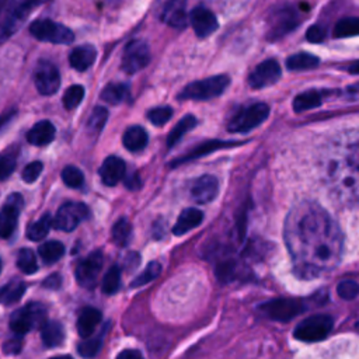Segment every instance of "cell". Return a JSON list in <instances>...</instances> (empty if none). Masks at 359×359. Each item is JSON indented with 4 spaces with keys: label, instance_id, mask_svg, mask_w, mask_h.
Instances as JSON below:
<instances>
[{
    "label": "cell",
    "instance_id": "6da1fadb",
    "mask_svg": "<svg viewBox=\"0 0 359 359\" xmlns=\"http://www.w3.org/2000/svg\"><path fill=\"white\" fill-rule=\"evenodd\" d=\"M285 244L293 271L300 279H316L332 272L341 262L344 237L334 217L317 202L303 201L286 216Z\"/></svg>",
    "mask_w": 359,
    "mask_h": 359
},
{
    "label": "cell",
    "instance_id": "7a4b0ae2",
    "mask_svg": "<svg viewBox=\"0 0 359 359\" xmlns=\"http://www.w3.org/2000/svg\"><path fill=\"white\" fill-rule=\"evenodd\" d=\"M320 171L335 203L344 208L359 206V130H344L325 144Z\"/></svg>",
    "mask_w": 359,
    "mask_h": 359
},
{
    "label": "cell",
    "instance_id": "3957f363",
    "mask_svg": "<svg viewBox=\"0 0 359 359\" xmlns=\"http://www.w3.org/2000/svg\"><path fill=\"white\" fill-rule=\"evenodd\" d=\"M230 84V77L226 74L212 76L203 80L192 81L181 90L178 100H196L205 101L215 97H219Z\"/></svg>",
    "mask_w": 359,
    "mask_h": 359
},
{
    "label": "cell",
    "instance_id": "277c9868",
    "mask_svg": "<svg viewBox=\"0 0 359 359\" xmlns=\"http://www.w3.org/2000/svg\"><path fill=\"white\" fill-rule=\"evenodd\" d=\"M46 323V307L42 303L31 302L27 306L15 310L10 317V328L15 335H24L35 327H42Z\"/></svg>",
    "mask_w": 359,
    "mask_h": 359
},
{
    "label": "cell",
    "instance_id": "5b68a950",
    "mask_svg": "<svg viewBox=\"0 0 359 359\" xmlns=\"http://www.w3.org/2000/svg\"><path fill=\"white\" fill-rule=\"evenodd\" d=\"M334 327V318L328 314H314L303 321H300L294 331L293 337L303 342H317L328 337Z\"/></svg>",
    "mask_w": 359,
    "mask_h": 359
},
{
    "label": "cell",
    "instance_id": "8992f818",
    "mask_svg": "<svg viewBox=\"0 0 359 359\" xmlns=\"http://www.w3.org/2000/svg\"><path fill=\"white\" fill-rule=\"evenodd\" d=\"M43 0H14L0 24V43L7 41L27 20L31 11Z\"/></svg>",
    "mask_w": 359,
    "mask_h": 359
},
{
    "label": "cell",
    "instance_id": "52a82bcc",
    "mask_svg": "<svg viewBox=\"0 0 359 359\" xmlns=\"http://www.w3.org/2000/svg\"><path fill=\"white\" fill-rule=\"evenodd\" d=\"M269 115V107L265 102H255L241 108L227 123L229 132L244 133L259 126Z\"/></svg>",
    "mask_w": 359,
    "mask_h": 359
},
{
    "label": "cell",
    "instance_id": "ba28073f",
    "mask_svg": "<svg viewBox=\"0 0 359 359\" xmlns=\"http://www.w3.org/2000/svg\"><path fill=\"white\" fill-rule=\"evenodd\" d=\"M300 24V15L292 6H280L268 17L266 38L275 41L293 31Z\"/></svg>",
    "mask_w": 359,
    "mask_h": 359
},
{
    "label": "cell",
    "instance_id": "9c48e42d",
    "mask_svg": "<svg viewBox=\"0 0 359 359\" xmlns=\"http://www.w3.org/2000/svg\"><path fill=\"white\" fill-rule=\"evenodd\" d=\"M29 32L38 41L50 42V43L69 45L74 41V34L67 27L59 22H55L49 18H41L31 22Z\"/></svg>",
    "mask_w": 359,
    "mask_h": 359
},
{
    "label": "cell",
    "instance_id": "30bf717a",
    "mask_svg": "<svg viewBox=\"0 0 359 359\" xmlns=\"http://www.w3.org/2000/svg\"><path fill=\"white\" fill-rule=\"evenodd\" d=\"M150 62V50L144 41L133 39L130 41L122 53L121 67L128 74H135L136 72L144 69Z\"/></svg>",
    "mask_w": 359,
    "mask_h": 359
},
{
    "label": "cell",
    "instance_id": "8fae6325",
    "mask_svg": "<svg viewBox=\"0 0 359 359\" xmlns=\"http://www.w3.org/2000/svg\"><path fill=\"white\" fill-rule=\"evenodd\" d=\"M90 215L88 208L81 202H65L53 217V227L62 231L74 230L80 222Z\"/></svg>",
    "mask_w": 359,
    "mask_h": 359
},
{
    "label": "cell",
    "instance_id": "7c38bea8",
    "mask_svg": "<svg viewBox=\"0 0 359 359\" xmlns=\"http://www.w3.org/2000/svg\"><path fill=\"white\" fill-rule=\"evenodd\" d=\"M102 252L100 250L91 251L84 259H81L74 271L76 280L86 289H94L97 285L98 273L102 268Z\"/></svg>",
    "mask_w": 359,
    "mask_h": 359
},
{
    "label": "cell",
    "instance_id": "4fadbf2b",
    "mask_svg": "<svg viewBox=\"0 0 359 359\" xmlns=\"http://www.w3.org/2000/svg\"><path fill=\"white\" fill-rule=\"evenodd\" d=\"M24 208V199L21 194H10L0 209V237L8 238L17 226L18 216Z\"/></svg>",
    "mask_w": 359,
    "mask_h": 359
},
{
    "label": "cell",
    "instance_id": "5bb4252c",
    "mask_svg": "<svg viewBox=\"0 0 359 359\" xmlns=\"http://www.w3.org/2000/svg\"><path fill=\"white\" fill-rule=\"evenodd\" d=\"M34 83L42 95L55 94L60 86L57 67L49 60H39L34 69Z\"/></svg>",
    "mask_w": 359,
    "mask_h": 359
},
{
    "label": "cell",
    "instance_id": "9a60e30c",
    "mask_svg": "<svg viewBox=\"0 0 359 359\" xmlns=\"http://www.w3.org/2000/svg\"><path fill=\"white\" fill-rule=\"evenodd\" d=\"M304 310V304L294 299H273L261 306V311L276 321H289Z\"/></svg>",
    "mask_w": 359,
    "mask_h": 359
},
{
    "label": "cell",
    "instance_id": "2e32d148",
    "mask_svg": "<svg viewBox=\"0 0 359 359\" xmlns=\"http://www.w3.org/2000/svg\"><path fill=\"white\" fill-rule=\"evenodd\" d=\"M280 79V66L275 59L261 62L248 76L250 87L259 90L273 86Z\"/></svg>",
    "mask_w": 359,
    "mask_h": 359
},
{
    "label": "cell",
    "instance_id": "e0dca14e",
    "mask_svg": "<svg viewBox=\"0 0 359 359\" xmlns=\"http://www.w3.org/2000/svg\"><path fill=\"white\" fill-rule=\"evenodd\" d=\"M189 20H191L195 34L199 38H206V36L212 35L219 27L216 15L209 8H206L203 6L195 7L189 14Z\"/></svg>",
    "mask_w": 359,
    "mask_h": 359
},
{
    "label": "cell",
    "instance_id": "ac0fdd59",
    "mask_svg": "<svg viewBox=\"0 0 359 359\" xmlns=\"http://www.w3.org/2000/svg\"><path fill=\"white\" fill-rule=\"evenodd\" d=\"M217 192H219L217 178L210 175V174L201 175L194 182V185L191 188V196L198 203H209V202H212L216 198Z\"/></svg>",
    "mask_w": 359,
    "mask_h": 359
},
{
    "label": "cell",
    "instance_id": "d6986e66",
    "mask_svg": "<svg viewBox=\"0 0 359 359\" xmlns=\"http://www.w3.org/2000/svg\"><path fill=\"white\" fill-rule=\"evenodd\" d=\"M161 21L172 28H184L188 22L187 0H168L161 11Z\"/></svg>",
    "mask_w": 359,
    "mask_h": 359
},
{
    "label": "cell",
    "instance_id": "ffe728a7",
    "mask_svg": "<svg viewBox=\"0 0 359 359\" xmlns=\"http://www.w3.org/2000/svg\"><path fill=\"white\" fill-rule=\"evenodd\" d=\"M125 171H126V165L123 160L116 156H109L104 160L98 172L104 185L114 187L125 177Z\"/></svg>",
    "mask_w": 359,
    "mask_h": 359
},
{
    "label": "cell",
    "instance_id": "44dd1931",
    "mask_svg": "<svg viewBox=\"0 0 359 359\" xmlns=\"http://www.w3.org/2000/svg\"><path fill=\"white\" fill-rule=\"evenodd\" d=\"M102 314L98 309L95 307H84L77 318V331L79 335L84 339L93 335V332L95 331V328L98 327V324L101 323Z\"/></svg>",
    "mask_w": 359,
    "mask_h": 359
},
{
    "label": "cell",
    "instance_id": "7402d4cb",
    "mask_svg": "<svg viewBox=\"0 0 359 359\" xmlns=\"http://www.w3.org/2000/svg\"><path fill=\"white\" fill-rule=\"evenodd\" d=\"M95 57H97V49L90 43H84V45L76 46L70 52L69 62L73 69L79 72H84L95 62Z\"/></svg>",
    "mask_w": 359,
    "mask_h": 359
},
{
    "label": "cell",
    "instance_id": "603a6c76",
    "mask_svg": "<svg viewBox=\"0 0 359 359\" xmlns=\"http://www.w3.org/2000/svg\"><path fill=\"white\" fill-rule=\"evenodd\" d=\"M202 220H203L202 210H199L196 208H187L180 213V216L172 227V233L175 236H182V234L191 231L192 229L198 227L202 223Z\"/></svg>",
    "mask_w": 359,
    "mask_h": 359
},
{
    "label": "cell",
    "instance_id": "cb8c5ba5",
    "mask_svg": "<svg viewBox=\"0 0 359 359\" xmlns=\"http://www.w3.org/2000/svg\"><path fill=\"white\" fill-rule=\"evenodd\" d=\"M55 135H56V129L52 122L39 121L28 130L27 140L34 146H45L53 140Z\"/></svg>",
    "mask_w": 359,
    "mask_h": 359
},
{
    "label": "cell",
    "instance_id": "d4e9b609",
    "mask_svg": "<svg viewBox=\"0 0 359 359\" xmlns=\"http://www.w3.org/2000/svg\"><path fill=\"white\" fill-rule=\"evenodd\" d=\"M234 144H236V143H233V142L209 140V142L202 143L201 146H198V147L194 149L192 151H189L187 156H182V157H180V158L172 160L170 165H171V167H177V165H180V164H184V163L191 161V160H194V158H198V157H201V156H205V154H208V153H212V151H215V150H217V149L230 147V146H234Z\"/></svg>",
    "mask_w": 359,
    "mask_h": 359
},
{
    "label": "cell",
    "instance_id": "484cf974",
    "mask_svg": "<svg viewBox=\"0 0 359 359\" xmlns=\"http://www.w3.org/2000/svg\"><path fill=\"white\" fill-rule=\"evenodd\" d=\"M122 142H123V146L129 151L135 153V151H140L146 147V144L149 142V136H147V132L142 126L133 125L125 130Z\"/></svg>",
    "mask_w": 359,
    "mask_h": 359
},
{
    "label": "cell",
    "instance_id": "4316f807",
    "mask_svg": "<svg viewBox=\"0 0 359 359\" xmlns=\"http://www.w3.org/2000/svg\"><path fill=\"white\" fill-rule=\"evenodd\" d=\"M42 342L48 348H56L65 341V328L59 321H46L41 327Z\"/></svg>",
    "mask_w": 359,
    "mask_h": 359
},
{
    "label": "cell",
    "instance_id": "83f0119b",
    "mask_svg": "<svg viewBox=\"0 0 359 359\" xmlns=\"http://www.w3.org/2000/svg\"><path fill=\"white\" fill-rule=\"evenodd\" d=\"M108 325H109V323L105 324V327H102V330H101L97 335H91V337H88V338H84L81 342H79V345H77V352H79L83 358L91 359V358H94L95 355H98V352H100V349H101V346H102L104 337H105V334H107V331H108V328H109Z\"/></svg>",
    "mask_w": 359,
    "mask_h": 359
},
{
    "label": "cell",
    "instance_id": "f1b7e54d",
    "mask_svg": "<svg viewBox=\"0 0 359 359\" xmlns=\"http://www.w3.org/2000/svg\"><path fill=\"white\" fill-rule=\"evenodd\" d=\"M196 123H198V121H196V118L192 114L184 115L177 122V125L172 128V130L168 133V136H167V146L172 147L174 144H177L187 132H189L191 129H194L196 126Z\"/></svg>",
    "mask_w": 359,
    "mask_h": 359
},
{
    "label": "cell",
    "instance_id": "f546056e",
    "mask_svg": "<svg viewBox=\"0 0 359 359\" xmlns=\"http://www.w3.org/2000/svg\"><path fill=\"white\" fill-rule=\"evenodd\" d=\"M129 87L122 83H111L101 91V100L109 105H118L128 98Z\"/></svg>",
    "mask_w": 359,
    "mask_h": 359
},
{
    "label": "cell",
    "instance_id": "4dcf8cb0",
    "mask_svg": "<svg viewBox=\"0 0 359 359\" xmlns=\"http://www.w3.org/2000/svg\"><path fill=\"white\" fill-rule=\"evenodd\" d=\"M25 292V283L20 279H13L0 287V303L13 304L17 303Z\"/></svg>",
    "mask_w": 359,
    "mask_h": 359
},
{
    "label": "cell",
    "instance_id": "1f68e13d",
    "mask_svg": "<svg viewBox=\"0 0 359 359\" xmlns=\"http://www.w3.org/2000/svg\"><path fill=\"white\" fill-rule=\"evenodd\" d=\"M317 66H318V57L307 52H299L286 59V67L293 72L310 70Z\"/></svg>",
    "mask_w": 359,
    "mask_h": 359
},
{
    "label": "cell",
    "instance_id": "d6a6232c",
    "mask_svg": "<svg viewBox=\"0 0 359 359\" xmlns=\"http://www.w3.org/2000/svg\"><path fill=\"white\" fill-rule=\"evenodd\" d=\"M320 104H321V94L317 90H307L294 97L293 109L296 112H304V111L320 107Z\"/></svg>",
    "mask_w": 359,
    "mask_h": 359
},
{
    "label": "cell",
    "instance_id": "836d02e7",
    "mask_svg": "<svg viewBox=\"0 0 359 359\" xmlns=\"http://www.w3.org/2000/svg\"><path fill=\"white\" fill-rule=\"evenodd\" d=\"M52 226H53L52 216L49 213H45L42 217H39L38 220L32 222L27 227V237L31 241H39V240H42L49 233Z\"/></svg>",
    "mask_w": 359,
    "mask_h": 359
},
{
    "label": "cell",
    "instance_id": "e575fe53",
    "mask_svg": "<svg viewBox=\"0 0 359 359\" xmlns=\"http://www.w3.org/2000/svg\"><path fill=\"white\" fill-rule=\"evenodd\" d=\"M38 252L45 264H55L65 254V245L60 241L50 240L41 244L38 248Z\"/></svg>",
    "mask_w": 359,
    "mask_h": 359
},
{
    "label": "cell",
    "instance_id": "d590c367",
    "mask_svg": "<svg viewBox=\"0 0 359 359\" xmlns=\"http://www.w3.org/2000/svg\"><path fill=\"white\" fill-rule=\"evenodd\" d=\"M112 236V241L118 245V247H126L132 238V224L128 219L122 217L119 219L111 231Z\"/></svg>",
    "mask_w": 359,
    "mask_h": 359
},
{
    "label": "cell",
    "instance_id": "8d00e7d4",
    "mask_svg": "<svg viewBox=\"0 0 359 359\" xmlns=\"http://www.w3.org/2000/svg\"><path fill=\"white\" fill-rule=\"evenodd\" d=\"M107 119H108V111H107V108H104V107H95V108L91 111V114H90V116H88V119H87V125H86L87 132H88L91 136H97V135L102 130V128H104Z\"/></svg>",
    "mask_w": 359,
    "mask_h": 359
},
{
    "label": "cell",
    "instance_id": "74e56055",
    "mask_svg": "<svg viewBox=\"0 0 359 359\" xmlns=\"http://www.w3.org/2000/svg\"><path fill=\"white\" fill-rule=\"evenodd\" d=\"M335 38H345L359 35V17H345L341 18L334 28Z\"/></svg>",
    "mask_w": 359,
    "mask_h": 359
},
{
    "label": "cell",
    "instance_id": "f35d334b",
    "mask_svg": "<svg viewBox=\"0 0 359 359\" xmlns=\"http://www.w3.org/2000/svg\"><path fill=\"white\" fill-rule=\"evenodd\" d=\"M121 287V268L119 265L114 264L109 266L107 273L104 275L101 289L105 294H114Z\"/></svg>",
    "mask_w": 359,
    "mask_h": 359
},
{
    "label": "cell",
    "instance_id": "ab89813d",
    "mask_svg": "<svg viewBox=\"0 0 359 359\" xmlns=\"http://www.w3.org/2000/svg\"><path fill=\"white\" fill-rule=\"evenodd\" d=\"M17 266L21 269V272L27 275H32L38 269V262L35 258V254L29 248H21L17 254Z\"/></svg>",
    "mask_w": 359,
    "mask_h": 359
},
{
    "label": "cell",
    "instance_id": "60d3db41",
    "mask_svg": "<svg viewBox=\"0 0 359 359\" xmlns=\"http://www.w3.org/2000/svg\"><path fill=\"white\" fill-rule=\"evenodd\" d=\"M160 272H161V264L158 261H151L144 268V271L132 280L130 287H139V286H143V285L154 280L160 275Z\"/></svg>",
    "mask_w": 359,
    "mask_h": 359
},
{
    "label": "cell",
    "instance_id": "b9f144b4",
    "mask_svg": "<svg viewBox=\"0 0 359 359\" xmlns=\"http://www.w3.org/2000/svg\"><path fill=\"white\" fill-rule=\"evenodd\" d=\"M84 97V87L80 84L70 86L63 95V105L66 109H74Z\"/></svg>",
    "mask_w": 359,
    "mask_h": 359
},
{
    "label": "cell",
    "instance_id": "7bdbcfd3",
    "mask_svg": "<svg viewBox=\"0 0 359 359\" xmlns=\"http://www.w3.org/2000/svg\"><path fill=\"white\" fill-rule=\"evenodd\" d=\"M62 180L69 188H80L84 182V175L80 168L74 165H66L62 170Z\"/></svg>",
    "mask_w": 359,
    "mask_h": 359
},
{
    "label": "cell",
    "instance_id": "ee69618b",
    "mask_svg": "<svg viewBox=\"0 0 359 359\" xmlns=\"http://www.w3.org/2000/svg\"><path fill=\"white\" fill-rule=\"evenodd\" d=\"M172 116V108L171 107H156L147 112L149 121L154 126H164Z\"/></svg>",
    "mask_w": 359,
    "mask_h": 359
},
{
    "label": "cell",
    "instance_id": "f6af8a7d",
    "mask_svg": "<svg viewBox=\"0 0 359 359\" xmlns=\"http://www.w3.org/2000/svg\"><path fill=\"white\" fill-rule=\"evenodd\" d=\"M337 292L339 294L341 299L344 300H352L358 296L359 293V285L355 282V280H351V279H345L342 282L338 283L337 286Z\"/></svg>",
    "mask_w": 359,
    "mask_h": 359
},
{
    "label": "cell",
    "instance_id": "bcb514c9",
    "mask_svg": "<svg viewBox=\"0 0 359 359\" xmlns=\"http://www.w3.org/2000/svg\"><path fill=\"white\" fill-rule=\"evenodd\" d=\"M42 170H43V164L41 161H32V163H29L28 165L24 167L21 177L25 182L31 184V182H35L39 178Z\"/></svg>",
    "mask_w": 359,
    "mask_h": 359
},
{
    "label": "cell",
    "instance_id": "7dc6e473",
    "mask_svg": "<svg viewBox=\"0 0 359 359\" xmlns=\"http://www.w3.org/2000/svg\"><path fill=\"white\" fill-rule=\"evenodd\" d=\"M15 168V158L11 154H0V181L8 178Z\"/></svg>",
    "mask_w": 359,
    "mask_h": 359
},
{
    "label": "cell",
    "instance_id": "c3c4849f",
    "mask_svg": "<svg viewBox=\"0 0 359 359\" xmlns=\"http://www.w3.org/2000/svg\"><path fill=\"white\" fill-rule=\"evenodd\" d=\"M325 35H327V31L323 25H311L307 32H306V38L310 41V42H314V43H318V42H323L325 39Z\"/></svg>",
    "mask_w": 359,
    "mask_h": 359
},
{
    "label": "cell",
    "instance_id": "681fc988",
    "mask_svg": "<svg viewBox=\"0 0 359 359\" xmlns=\"http://www.w3.org/2000/svg\"><path fill=\"white\" fill-rule=\"evenodd\" d=\"M21 346H22L21 335H15L3 344V352L7 355H15L21 351Z\"/></svg>",
    "mask_w": 359,
    "mask_h": 359
},
{
    "label": "cell",
    "instance_id": "f907efd6",
    "mask_svg": "<svg viewBox=\"0 0 359 359\" xmlns=\"http://www.w3.org/2000/svg\"><path fill=\"white\" fill-rule=\"evenodd\" d=\"M125 187L130 191H136L142 187V180L139 178L137 172H133V174H129L126 178H125Z\"/></svg>",
    "mask_w": 359,
    "mask_h": 359
},
{
    "label": "cell",
    "instance_id": "816d5d0a",
    "mask_svg": "<svg viewBox=\"0 0 359 359\" xmlns=\"http://www.w3.org/2000/svg\"><path fill=\"white\" fill-rule=\"evenodd\" d=\"M60 283H62V278L57 273H52L50 276L45 278L42 285L43 287H48V289H59Z\"/></svg>",
    "mask_w": 359,
    "mask_h": 359
},
{
    "label": "cell",
    "instance_id": "f5cc1de1",
    "mask_svg": "<svg viewBox=\"0 0 359 359\" xmlns=\"http://www.w3.org/2000/svg\"><path fill=\"white\" fill-rule=\"evenodd\" d=\"M116 359H143V356L137 349H125L118 353Z\"/></svg>",
    "mask_w": 359,
    "mask_h": 359
},
{
    "label": "cell",
    "instance_id": "db71d44e",
    "mask_svg": "<svg viewBox=\"0 0 359 359\" xmlns=\"http://www.w3.org/2000/svg\"><path fill=\"white\" fill-rule=\"evenodd\" d=\"M139 261H140V257H139L136 252H129V254L126 255V258H125V264H126V266H128L129 269H135V268L137 266Z\"/></svg>",
    "mask_w": 359,
    "mask_h": 359
},
{
    "label": "cell",
    "instance_id": "11a10c76",
    "mask_svg": "<svg viewBox=\"0 0 359 359\" xmlns=\"http://www.w3.org/2000/svg\"><path fill=\"white\" fill-rule=\"evenodd\" d=\"M13 115H14V111H11V112H7V114L1 115V116H0V128H1V125H3V123H6V122H7V121H8V119L13 116Z\"/></svg>",
    "mask_w": 359,
    "mask_h": 359
},
{
    "label": "cell",
    "instance_id": "9f6ffc18",
    "mask_svg": "<svg viewBox=\"0 0 359 359\" xmlns=\"http://www.w3.org/2000/svg\"><path fill=\"white\" fill-rule=\"evenodd\" d=\"M49 359H73L70 355H59V356H52Z\"/></svg>",
    "mask_w": 359,
    "mask_h": 359
},
{
    "label": "cell",
    "instance_id": "6f0895ef",
    "mask_svg": "<svg viewBox=\"0 0 359 359\" xmlns=\"http://www.w3.org/2000/svg\"><path fill=\"white\" fill-rule=\"evenodd\" d=\"M349 72H352V73H359V63L351 66V67H349Z\"/></svg>",
    "mask_w": 359,
    "mask_h": 359
},
{
    "label": "cell",
    "instance_id": "680465c9",
    "mask_svg": "<svg viewBox=\"0 0 359 359\" xmlns=\"http://www.w3.org/2000/svg\"><path fill=\"white\" fill-rule=\"evenodd\" d=\"M0 272H1V259H0Z\"/></svg>",
    "mask_w": 359,
    "mask_h": 359
}]
</instances>
